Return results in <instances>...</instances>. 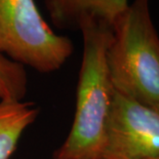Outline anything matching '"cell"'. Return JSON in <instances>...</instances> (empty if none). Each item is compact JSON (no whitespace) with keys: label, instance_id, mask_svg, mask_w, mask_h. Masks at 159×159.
I'll list each match as a JSON object with an SVG mask.
<instances>
[{"label":"cell","instance_id":"cell-4","mask_svg":"<svg viewBox=\"0 0 159 159\" xmlns=\"http://www.w3.org/2000/svg\"><path fill=\"white\" fill-rule=\"evenodd\" d=\"M100 159H159V110L115 93Z\"/></svg>","mask_w":159,"mask_h":159},{"label":"cell","instance_id":"cell-5","mask_svg":"<svg viewBox=\"0 0 159 159\" xmlns=\"http://www.w3.org/2000/svg\"><path fill=\"white\" fill-rule=\"evenodd\" d=\"M52 25L60 30H78L85 18L112 27L127 8L128 0H43Z\"/></svg>","mask_w":159,"mask_h":159},{"label":"cell","instance_id":"cell-7","mask_svg":"<svg viewBox=\"0 0 159 159\" xmlns=\"http://www.w3.org/2000/svg\"><path fill=\"white\" fill-rule=\"evenodd\" d=\"M27 90L26 68L0 53V101H24Z\"/></svg>","mask_w":159,"mask_h":159},{"label":"cell","instance_id":"cell-6","mask_svg":"<svg viewBox=\"0 0 159 159\" xmlns=\"http://www.w3.org/2000/svg\"><path fill=\"white\" fill-rule=\"evenodd\" d=\"M34 103L0 101V159H9L15 153L24 131L38 117Z\"/></svg>","mask_w":159,"mask_h":159},{"label":"cell","instance_id":"cell-1","mask_svg":"<svg viewBox=\"0 0 159 159\" xmlns=\"http://www.w3.org/2000/svg\"><path fill=\"white\" fill-rule=\"evenodd\" d=\"M78 30L82 34L83 52L75 114L68 137L53 154L56 159H100L115 96L107 65L112 28L85 18Z\"/></svg>","mask_w":159,"mask_h":159},{"label":"cell","instance_id":"cell-2","mask_svg":"<svg viewBox=\"0 0 159 159\" xmlns=\"http://www.w3.org/2000/svg\"><path fill=\"white\" fill-rule=\"evenodd\" d=\"M111 28L107 65L115 93L159 110V35L150 0H133Z\"/></svg>","mask_w":159,"mask_h":159},{"label":"cell","instance_id":"cell-8","mask_svg":"<svg viewBox=\"0 0 159 159\" xmlns=\"http://www.w3.org/2000/svg\"><path fill=\"white\" fill-rule=\"evenodd\" d=\"M53 159H56V158H53Z\"/></svg>","mask_w":159,"mask_h":159},{"label":"cell","instance_id":"cell-3","mask_svg":"<svg viewBox=\"0 0 159 159\" xmlns=\"http://www.w3.org/2000/svg\"><path fill=\"white\" fill-rule=\"evenodd\" d=\"M74 52L69 37L59 35L35 0H0V53L39 73H52Z\"/></svg>","mask_w":159,"mask_h":159}]
</instances>
